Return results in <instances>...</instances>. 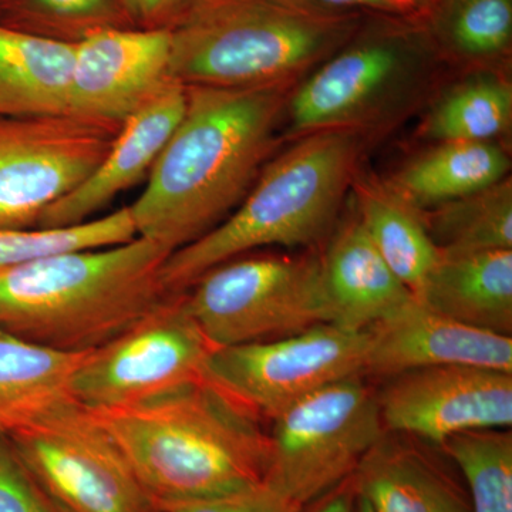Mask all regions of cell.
Masks as SVG:
<instances>
[{
  "label": "cell",
  "instance_id": "44dd1931",
  "mask_svg": "<svg viewBox=\"0 0 512 512\" xmlns=\"http://www.w3.org/2000/svg\"><path fill=\"white\" fill-rule=\"evenodd\" d=\"M87 353L59 352L0 329V433L76 402L72 380Z\"/></svg>",
  "mask_w": 512,
  "mask_h": 512
},
{
  "label": "cell",
  "instance_id": "4fadbf2b",
  "mask_svg": "<svg viewBox=\"0 0 512 512\" xmlns=\"http://www.w3.org/2000/svg\"><path fill=\"white\" fill-rule=\"evenodd\" d=\"M170 29L99 30L74 43L69 113L121 127L171 82Z\"/></svg>",
  "mask_w": 512,
  "mask_h": 512
},
{
  "label": "cell",
  "instance_id": "ffe728a7",
  "mask_svg": "<svg viewBox=\"0 0 512 512\" xmlns=\"http://www.w3.org/2000/svg\"><path fill=\"white\" fill-rule=\"evenodd\" d=\"M73 43L0 25V117L69 113Z\"/></svg>",
  "mask_w": 512,
  "mask_h": 512
},
{
  "label": "cell",
  "instance_id": "83f0119b",
  "mask_svg": "<svg viewBox=\"0 0 512 512\" xmlns=\"http://www.w3.org/2000/svg\"><path fill=\"white\" fill-rule=\"evenodd\" d=\"M512 92L497 79H477L448 94L430 114L426 133L444 141H490L510 126Z\"/></svg>",
  "mask_w": 512,
  "mask_h": 512
},
{
  "label": "cell",
  "instance_id": "2e32d148",
  "mask_svg": "<svg viewBox=\"0 0 512 512\" xmlns=\"http://www.w3.org/2000/svg\"><path fill=\"white\" fill-rule=\"evenodd\" d=\"M402 67V47L390 37L350 47L293 94V127L308 134L343 127L389 89Z\"/></svg>",
  "mask_w": 512,
  "mask_h": 512
},
{
  "label": "cell",
  "instance_id": "f546056e",
  "mask_svg": "<svg viewBox=\"0 0 512 512\" xmlns=\"http://www.w3.org/2000/svg\"><path fill=\"white\" fill-rule=\"evenodd\" d=\"M0 512H62L6 433H0Z\"/></svg>",
  "mask_w": 512,
  "mask_h": 512
},
{
  "label": "cell",
  "instance_id": "8992f818",
  "mask_svg": "<svg viewBox=\"0 0 512 512\" xmlns=\"http://www.w3.org/2000/svg\"><path fill=\"white\" fill-rule=\"evenodd\" d=\"M183 299L215 349L332 323L316 258L241 255L205 272L183 292Z\"/></svg>",
  "mask_w": 512,
  "mask_h": 512
},
{
  "label": "cell",
  "instance_id": "9a60e30c",
  "mask_svg": "<svg viewBox=\"0 0 512 512\" xmlns=\"http://www.w3.org/2000/svg\"><path fill=\"white\" fill-rule=\"evenodd\" d=\"M187 106V87L171 80L120 127L96 171L76 191L56 202L37 228H66L93 220L121 192L150 174Z\"/></svg>",
  "mask_w": 512,
  "mask_h": 512
},
{
  "label": "cell",
  "instance_id": "4316f807",
  "mask_svg": "<svg viewBox=\"0 0 512 512\" xmlns=\"http://www.w3.org/2000/svg\"><path fill=\"white\" fill-rule=\"evenodd\" d=\"M137 237L130 207L66 228H0V272L76 249L111 247Z\"/></svg>",
  "mask_w": 512,
  "mask_h": 512
},
{
  "label": "cell",
  "instance_id": "484cf974",
  "mask_svg": "<svg viewBox=\"0 0 512 512\" xmlns=\"http://www.w3.org/2000/svg\"><path fill=\"white\" fill-rule=\"evenodd\" d=\"M0 25L73 45L99 30L134 28L120 0H0Z\"/></svg>",
  "mask_w": 512,
  "mask_h": 512
},
{
  "label": "cell",
  "instance_id": "277c9868",
  "mask_svg": "<svg viewBox=\"0 0 512 512\" xmlns=\"http://www.w3.org/2000/svg\"><path fill=\"white\" fill-rule=\"evenodd\" d=\"M359 156L346 127L309 133L266 164L244 201L218 227L168 255L163 281L183 293L215 266L264 247H309L332 227Z\"/></svg>",
  "mask_w": 512,
  "mask_h": 512
},
{
  "label": "cell",
  "instance_id": "3957f363",
  "mask_svg": "<svg viewBox=\"0 0 512 512\" xmlns=\"http://www.w3.org/2000/svg\"><path fill=\"white\" fill-rule=\"evenodd\" d=\"M170 254L136 237L0 272V329L59 352L99 349L175 295L163 281Z\"/></svg>",
  "mask_w": 512,
  "mask_h": 512
},
{
  "label": "cell",
  "instance_id": "1f68e13d",
  "mask_svg": "<svg viewBox=\"0 0 512 512\" xmlns=\"http://www.w3.org/2000/svg\"><path fill=\"white\" fill-rule=\"evenodd\" d=\"M188 0H120L134 28L168 29Z\"/></svg>",
  "mask_w": 512,
  "mask_h": 512
},
{
  "label": "cell",
  "instance_id": "4dcf8cb0",
  "mask_svg": "<svg viewBox=\"0 0 512 512\" xmlns=\"http://www.w3.org/2000/svg\"><path fill=\"white\" fill-rule=\"evenodd\" d=\"M160 512H301L293 503L266 483L221 497L175 501L161 504Z\"/></svg>",
  "mask_w": 512,
  "mask_h": 512
},
{
  "label": "cell",
  "instance_id": "603a6c76",
  "mask_svg": "<svg viewBox=\"0 0 512 512\" xmlns=\"http://www.w3.org/2000/svg\"><path fill=\"white\" fill-rule=\"evenodd\" d=\"M359 221L393 274L416 293L440 259L439 248L416 210L389 190L363 187Z\"/></svg>",
  "mask_w": 512,
  "mask_h": 512
},
{
  "label": "cell",
  "instance_id": "52a82bcc",
  "mask_svg": "<svg viewBox=\"0 0 512 512\" xmlns=\"http://www.w3.org/2000/svg\"><path fill=\"white\" fill-rule=\"evenodd\" d=\"M384 434L377 394L362 376L329 384L272 419L265 483L303 507L352 476Z\"/></svg>",
  "mask_w": 512,
  "mask_h": 512
},
{
  "label": "cell",
  "instance_id": "ba28073f",
  "mask_svg": "<svg viewBox=\"0 0 512 512\" xmlns=\"http://www.w3.org/2000/svg\"><path fill=\"white\" fill-rule=\"evenodd\" d=\"M62 512H160L89 409L69 402L8 434Z\"/></svg>",
  "mask_w": 512,
  "mask_h": 512
},
{
  "label": "cell",
  "instance_id": "f1b7e54d",
  "mask_svg": "<svg viewBox=\"0 0 512 512\" xmlns=\"http://www.w3.org/2000/svg\"><path fill=\"white\" fill-rule=\"evenodd\" d=\"M437 22L461 55L495 56L511 43L512 0H444Z\"/></svg>",
  "mask_w": 512,
  "mask_h": 512
},
{
  "label": "cell",
  "instance_id": "cb8c5ba5",
  "mask_svg": "<svg viewBox=\"0 0 512 512\" xmlns=\"http://www.w3.org/2000/svg\"><path fill=\"white\" fill-rule=\"evenodd\" d=\"M424 224L440 254L512 249L510 180L436 207Z\"/></svg>",
  "mask_w": 512,
  "mask_h": 512
},
{
  "label": "cell",
  "instance_id": "6da1fadb",
  "mask_svg": "<svg viewBox=\"0 0 512 512\" xmlns=\"http://www.w3.org/2000/svg\"><path fill=\"white\" fill-rule=\"evenodd\" d=\"M187 87L180 123L130 207L137 237L170 252L227 220L258 180L276 146L285 84Z\"/></svg>",
  "mask_w": 512,
  "mask_h": 512
},
{
  "label": "cell",
  "instance_id": "e0dca14e",
  "mask_svg": "<svg viewBox=\"0 0 512 512\" xmlns=\"http://www.w3.org/2000/svg\"><path fill=\"white\" fill-rule=\"evenodd\" d=\"M373 512H471L467 491L426 450L384 434L352 474Z\"/></svg>",
  "mask_w": 512,
  "mask_h": 512
},
{
  "label": "cell",
  "instance_id": "5b68a950",
  "mask_svg": "<svg viewBox=\"0 0 512 512\" xmlns=\"http://www.w3.org/2000/svg\"><path fill=\"white\" fill-rule=\"evenodd\" d=\"M353 18L292 0H188L171 23L170 76L184 86L285 84L349 36Z\"/></svg>",
  "mask_w": 512,
  "mask_h": 512
},
{
  "label": "cell",
  "instance_id": "d6a6232c",
  "mask_svg": "<svg viewBox=\"0 0 512 512\" xmlns=\"http://www.w3.org/2000/svg\"><path fill=\"white\" fill-rule=\"evenodd\" d=\"M356 505L357 491L350 476L311 503L303 505L301 512H356Z\"/></svg>",
  "mask_w": 512,
  "mask_h": 512
},
{
  "label": "cell",
  "instance_id": "ac0fdd59",
  "mask_svg": "<svg viewBox=\"0 0 512 512\" xmlns=\"http://www.w3.org/2000/svg\"><path fill=\"white\" fill-rule=\"evenodd\" d=\"M319 261L332 325L339 328L367 330L413 299L359 221L346 225Z\"/></svg>",
  "mask_w": 512,
  "mask_h": 512
},
{
  "label": "cell",
  "instance_id": "5bb4252c",
  "mask_svg": "<svg viewBox=\"0 0 512 512\" xmlns=\"http://www.w3.org/2000/svg\"><path fill=\"white\" fill-rule=\"evenodd\" d=\"M365 376L392 377L420 367L463 365L512 373V338L464 325L414 298L367 329Z\"/></svg>",
  "mask_w": 512,
  "mask_h": 512
},
{
  "label": "cell",
  "instance_id": "7c38bea8",
  "mask_svg": "<svg viewBox=\"0 0 512 512\" xmlns=\"http://www.w3.org/2000/svg\"><path fill=\"white\" fill-rule=\"evenodd\" d=\"M377 394L384 429L441 447L471 430L510 429L512 373L444 365L384 379Z\"/></svg>",
  "mask_w": 512,
  "mask_h": 512
},
{
  "label": "cell",
  "instance_id": "7402d4cb",
  "mask_svg": "<svg viewBox=\"0 0 512 512\" xmlns=\"http://www.w3.org/2000/svg\"><path fill=\"white\" fill-rule=\"evenodd\" d=\"M510 160L491 141H444L394 175L389 191L407 205L440 207L505 180Z\"/></svg>",
  "mask_w": 512,
  "mask_h": 512
},
{
  "label": "cell",
  "instance_id": "9c48e42d",
  "mask_svg": "<svg viewBox=\"0 0 512 512\" xmlns=\"http://www.w3.org/2000/svg\"><path fill=\"white\" fill-rule=\"evenodd\" d=\"M212 345L175 293L116 339L87 353L72 380L74 400L106 410L150 402L205 379Z\"/></svg>",
  "mask_w": 512,
  "mask_h": 512
},
{
  "label": "cell",
  "instance_id": "30bf717a",
  "mask_svg": "<svg viewBox=\"0 0 512 512\" xmlns=\"http://www.w3.org/2000/svg\"><path fill=\"white\" fill-rule=\"evenodd\" d=\"M119 130L72 113L0 117V228H37L96 171Z\"/></svg>",
  "mask_w": 512,
  "mask_h": 512
},
{
  "label": "cell",
  "instance_id": "7a4b0ae2",
  "mask_svg": "<svg viewBox=\"0 0 512 512\" xmlns=\"http://www.w3.org/2000/svg\"><path fill=\"white\" fill-rule=\"evenodd\" d=\"M89 410L157 507L238 493L268 478L271 439L258 414L207 377L150 402Z\"/></svg>",
  "mask_w": 512,
  "mask_h": 512
},
{
  "label": "cell",
  "instance_id": "d4e9b609",
  "mask_svg": "<svg viewBox=\"0 0 512 512\" xmlns=\"http://www.w3.org/2000/svg\"><path fill=\"white\" fill-rule=\"evenodd\" d=\"M440 448L466 480L471 512H512L510 429L464 431Z\"/></svg>",
  "mask_w": 512,
  "mask_h": 512
},
{
  "label": "cell",
  "instance_id": "836d02e7",
  "mask_svg": "<svg viewBox=\"0 0 512 512\" xmlns=\"http://www.w3.org/2000/svg\"><path fill=\"white\" fill-rule=\"evenodd\" d=\"M292 2L319 10L370 8L403 12V10L413 8L417 0H292Z\"/></svg>",
  "mask_w": 512,
  "mask_h": 512
},
{
  "label": "cell",
  "instance_id": "8fae6325",
  "mask_svg": "<svg viewBox=\"0 0 512 512\" xmlns=\"http://www.w3.org/2000/svg\"><path fill=\"white\" fill-rule=\"evenodd\" d=\"M367 348V330L322 323L284 338L214 349L205 377L272 420L329 384L365 376Z\"/></svg>",
  "mask_w": 512,
  "mask_h": 512
},
{
  "label": "cell",
  "instance_id": "e575fe53",
  "mask_svg": "<svg viewBox=\"0 0 512 512\" xmlns=\"http://www.w3.org/2000/svg\"><path fill=\"white\" fill-rule=\"evenodd\" d=\"M356 512H373L369 504L366 503L362 498L357 497Z\"/></svg>",
  "mask_w": 512,
  "mask_h": 512
},
{
  "label": "cell",
  "instance_id": "d6986e66",
  "mask_svg": "<svg viewBox=\"0 0 512 512\" xmlns=\"http://www.w3.org/2000/svg\"><path fill=\"white\" fill-rule=\"evenodd\" d=\"M417 301L473 328L512 335V249L440 254Z\"/></svg>",
  "mask_w": 512,
  "mask_h": 512
}]
</instances>
